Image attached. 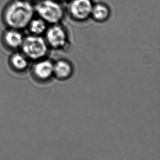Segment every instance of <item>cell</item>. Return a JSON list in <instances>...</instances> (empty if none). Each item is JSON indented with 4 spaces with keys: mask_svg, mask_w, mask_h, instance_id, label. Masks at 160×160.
I'll list each match as a JSON object with an SVG mask.
<instances>
[{
    "mask_svg": "<svg viewBox=\"0 0 160 160\" xmlns=\"http://www.w3.org/2000/svg\"><path fill=\"white\" fill-rule=\"evenodd\" d=\"M45 34L47 43L52 48L63 49L68 46V33L61 23L49 25Z\"/></svg>",
    "mask_w": 160,
    "mask_h": 160,
    "instance_id": "obj_5",
    "label": "cell"
},
{
    "mask_svg": "<svg viewBox=\"0 0 160 160\" xmlns=\"http://www.w3.org/2000/svg\"><path fill=\"white\" fill-rule=\"evenodd\" d=\"M58 1H60L61 2H62V1H68L69 0H58Z\"/></svg>",
    "mask_w": 160,
    "mask_h": 160,
    "instance_id": "obj_13",
    "label": "cell"
},
{
    "mask_svg": "<svg viewBox=\"0 0 160 160\" xmlns=\"http://www.w3.org/2000/svg\"><path fill=\"white\" fill-rule=\"evenodd\" d=\"M49 25L43 19L38 17H35L31 20L27 28L31 35L41 36L45 34Z\"/></svg>",
    "mask_w": 160,
    "mask_h": 160,
    "instance_id": "obj_8",
    "label": "cell"
},
{
    "mask_svg": "<svg viewBox=\"0 0 160 160\" xmlns=\"http://www.w3.org/2000/svg\"><path fill=\"white\" fill-rule=\"evenodd\" d=\"M22 46L25 54L32 59L42 58L46 55L48 48L46 39L41 36L33 35L24 38Z\"/></svg>",
    "mask_w": 160,
    "mask_h": 160,
    "instance_id": "obj_4",
    "label": "cell"
},
{
    "mask_svg": "<svg viewBox=\"0 0 160 160\" xmlns=\"http://www.w3.org/2000/svg\"><path fill=\"white\" fill-rule=\"evenodd\" d=\"M12 63L16 69L22 70L28 66V61L24 56L20 54H15L12 57Z\"/></svg>",
    "mask_w": 160,
    "mask_h": 160,
    "instance_id": "obj_11",
    "label": "cell"
},
{
    "mask_svg": "<svg viewBox=\"0 0 160 160\" xmlns=\"http://www.w3.org/2000/svg\"><path fill=\"white\" fill-rule=\"evenodd\" d=\"M26 1L31 2V3H36V2H38V1H39L40 0H26Z\"/></svg>",
    "mask_w": 160,
    "mask_h": 160,
    "instance_id": "obj_12",
    "label": "cell"
},
{
    "mask_svg": "<svg viewBox=\"0 0 160 160\" xmlns=\"http://www.w3.org/2000/svg\"><path fill=\"white\" fill-rule=\"evenodd\" d=\"M71 65L65 61H59L54 66V73L60 79H66L71 75Z\"/></svg>",
    "mask_w": 160,
    "mask_h": 160,
    "instance_id": "obj_10",
    "label": "cell"
},
{
    "mask_svg": "<svg viewBox=\"0 0 160 160\" xmlns=\"http://www.w3.org/2000/svg\"><path fill=\"white\" fill-rule=\"evenodd\" d=\"M112 12L109 6L103 2L94 3L91 19L98 23H104L110 19Z\"/></svg>",
    "mask_w": 160,
    "mask_h": 160,
    "instance_id": "obj_6",
    "label": "cell"
},
{
    "mask_svg": "<svg viewBox=\"0 0 160 160\" xmlns=\"http://www.w3.org/2000/svg\"><path fill=\"white\" fill-rule=\"evenodd\" d=\"M36 15L33 3L26 0H12L5 7L2 20L8 28L22 30Z\"/></svg>",
    "mask_w": 160,
    "mask_h": 160,
    "instance_id": "obj_1",
    "label": "cell"
},
{
    "mask_svg": "<svg viewBox=\"0 0 160 160\" xmlns=\"http://www.w3.org/2000/svg\"><path fill=\"white\" fill-rule=\"evenodd\" d=\"M35 74L41 79H47L54 73V66L48 61L38 63L35 67Z\"/></svg>",
    "mask_w": 160,
    "mask_h": 160,
    "instance_id": "obj_9",
    "label": "cell"
},
{
    "mask_svg": "<svg viewBox=\"0 0 160 160\" xmlns=\"http://www.w3.org/2000/svg\"><path fill=\"white\" fill-rule=\"evenodd\" d=\"M34 6L36 15L49 25L61 23L65 18L66 10L58 0H40Z\"/></svg>",
    "mask_w": 160,
    "mask_h": 160,
    "instance_id": "obj_2",
    "label": "cell"
},
{
    "mask_svg": "<svg viewBox=\"0 0 160 160\" xmlns=\"http://www.w3.org/2000/svg\"><path fill=\"white\" fill-rule=\"evenodd\" d=\"M65 9L69 18L77 22H84L91 19L93 0H69Z\"/></svg>",
    "mask_w": 160,
    "mask_h": 160,
    "instance_id": "obj_3",
    "label": "cell"
},
{
    "mask_svg": "<svg viewBox=\"0 0 160 160\" xmlns=\"http://www.w3.org/2000/svg\"><path fill=\"white\" fill-rule=\"evenodd\" d=\"M24 38L20 30L8 28L4 34V41L12 48H18L22 46Z\"/></svg>",
    "mask_w": 160,
    "mask_h": 160,
    "instance_id": "obj_7",
    "label": "cell"
}]
</instances>
